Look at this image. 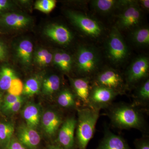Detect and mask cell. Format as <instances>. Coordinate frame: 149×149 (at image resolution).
Instances as JSON below:
<instances>
[{
	"mask_svg": "<svg viewBox=\"0 0 149 149\" xmlns=\"http://www.w3.org/2000/svg\"><path fill=\"white\" fill-rule=\"evenodd\" d=\"M105 115L112 127L120 130L136 129L143 135H149V127L145 114L149 111L132 103H114L106 109Z\"/></svg>",
	"mask_w": 149,
	"mask_h": 149,
	"instance_id": "obj_1",
	"label": "cell"
},
{
	"mask_svg": "<svg viewBox=\"0 0 149 149\" xmlns=\"http://www.w3.org/2000/svg\"><path fill=\"white\" fill-rule=\"evenodd\" d=\"M77 111L75 136L76 149H87L95 134L100 111L90 107H85L79 108Z\"/></svg>",
	"mask_w": 149,
	"mask_h": 149,
	"instance_id": "obj_2",
	"label": "cell"
},
{
	"mask_svg": "<svg viewBox=\"0 0 149 149\" xmlns=\"http://www.w3.org/2000/svg\"><path fill=\"white\" fill-rule=\"evenodd\" d=\"M93 85H100L113 90L119 95L125 94L127 89L125 79L114 70H105L97 74Z\"/></svg>",
	"mask_w": 149,
	"mask_h": 149,
	"instance_id": "obj_3",
	"label": "cell"
},
{
	"mask_svg": "<svg viewBox=\"0 0 149 149\" xmlns=\"http://www.w3.org/2000/svg\"><path fill=\"white\" fill-rule=\"evenodd\" d=\"M115 91L100 85H93L90 97L89 107L100 111L106 109L113 103L118 95Z\"/></svg>",
	"mask_w": 149,
	"mask_h": 149,
	"instance_id": "obj_4",
	"label": "cell"
},
{
	"mask_svg": "<svg viewBox=\"0 0 149 149\" xmlns=\"http://www.w3.org/2000/svg\"><path fill=\"white\" fill-rule=\"evenodd\" d=\"M149 71V59L146 56L136 58L129 68L125 74V81L127 88L136 85L148 79Z\"/></svg>",
	"mask_w": 149,
	"mask_h": 149,
	"instance_id": "obj_5",
	"label": "cell"
},
{
	"mask_svg": "<svg viewBox=\"0 0 149 149\" xmlns=\"http://www.w3.org/2000/svg\"><path fill=\"white\" fill-rule=\"evenodd\" d=\"M76 63L78 72L83 77L90 78L95 72L97 66V54L91 48L81 47L77 52Z\"/></svg>",
	"mask_w": 149,
	"mask_h": 149,
	"instance_id": "obj_6",
	"label": "cell"
},
{
	"mask_svg": "<svg viewBox=\"0 0 149 149\" xmlns=\"http://www.w3.org/2000/svg\"><path fill=\"white\" fill-rule=\"evenodd\" d=\"M77 118L74 115L65 118L56 136V142L65 149H76L75 132Z\"/></svg>",
	"mask_w": 149,
	"mask_h": 149,
	"instance_id": "obj_7",
	"label": "cell"
},
{
	"mask_svg": "<svg viewBox=\"0 0 149 149\" xmlns=\"http://www.w3.org/2000/svg\"><path fill=\"white\" fill-rule=\"evenodd\" d=\"M107 50L110 58L114 63L123 61L128 54L127 46L120 33L116 28L112 29L110 34Z\"/></svg>",
	"mask_w": 149,
	"mask_h": 149,
	"instance_id": "obj_8",
	"label": "cell"
},
{
	"mask_svg": "<svg viewBox=\"0 0 149 149\" xmlns=\"http://www.w3.org/2000/svg\"><path fill=\"white\" fill-rule=\"evenodd\" d=\"M67 15L73 24L87 35L95 37L101 34L100 25L93 19L72 11H68Z\"/></svg>",
	"mask_w": 149,
	"mask_h": 149,
	"instance_id": "obj_9",
	"label": "cell"
},
{
	"mask_svg": "<svg viewBox=\"0 0 149 149\" xmlns=\"http://www.w3.org/2000/svg\"><path fill=\"white\" fill-rule=\"evenodd\" d=\"M65 118L61 111L58 109L48 110L43 114L42 125L45 133L50 137L56 136Z\"/></svg>",
	"mask_w": 149,
	"mask_h": 149,
	"instance_id": "obj_10",
	"label": "cell"
},
{
	"mask_svg": "<svg viewBox=\"0 0 149 149\" xmlns=\"http://www.w3.org/2000/svg\"><path fill=\"white\" fill-rule=\"evenodd\" d=\"M119 16L118 24L123 29H129L137 25L141 19L140 7L135 1H128Z\"/></svg>",
	"mask_w": 149,
	"mask_h": 149,
	"instance_id": "obj_11",
	"label": "cell"
},
{
	"mask_svg": "<svg viewBox=\"0 0 149 149\" xmlns=\"http://www.w3.org/2000/svg\"><path fill=\"white\" fill-rule=\"evenodd\" d=\"M70 81L80 108L89 107V97L92 87L90 78H71Z\"/></svg>",
	"mask_w": 149,
	"mask_h": 149,
	"instance_id": "obj_12",
	"label": "cell"
},
{
	"mask_svg": "<svg viewBox=\"0 0 149 149\" xmlns=\"http://www.w3.org/2000/svg\"><path fill=\"white\" fill-rule=\"evenodd\" d=\"M96 149H132L123 137L112 132L105 125L104 136Z\"/></svg>",
	"mask_w": 149,
	"mask_h": 149,
	"instance_id": "obj_13",
	"label": "cell"
},
{
	"mask_svg": "<svg viewBox=\"0 0 149 149\" xmlns=\"http://www.w3.org/2000/svg\"><path fill=\"white\" fill-rule=\"evenodd\" d=\"M17 138L18 141L27 149H37L41 141L39 133L27 125H22L19 127Z\"/></svg>",
	"mask_w": 149,
	"mask_h": 149,
	"instance_id": "obj_14",
	"label": "cell"
},
{
	"mask_svg": "<svg viewBox=\"0 0 149 149\" xmlns=\"http://www.w3.org/2000/svg\"><path fill=\"white\" fill-rule=\"evenodd\" d=\"M29 17L16 13H6L0 15V25L2 27L18 29L27 27L31 22Z\"/></svg>",
	"mask_w": 149,
	"mask_h": 149,
	"instance_id": "obj_15",
	"label": "cell"
},
{
	"mask_svg": "<svg viewBox=\"0 0 149 149\" xmlns=\"http://www.w3.org/2000/svg\"><path fill=\"white\" fill-rule=\"evenodd\" d=\"M45 33L51 40L60 45H68L72 39V34L69 29L61 24L49 25L45 29Z\"/></svg>",
	"mask_w": 149,
	"mask_h": 149,
	"instance_id": "obj_16",
	"label": "cell"
},
{
	"mask_svg": "<svg viewBox=\"0 0 149 149\" xmlns=\"http://www.w3.org/2000/svg\"><path fill=\"white\" fill-rule=\"evenodd\" d=\"M133 102L134 105L149 111V79L144 81L137 87L133 94Z\"/></svg>",
	"mask_w": 149,
	"mask_h": 149,
	"instance_id": "obj_17",
	"label": "cell"
},
{
	"mask_svg": "<svg viewBox=\"0 0 149 149\" xmlns=\"http://www.w3.org/2000/svg\"><path fill=\"white\" fill-rule=\"evenodd\" d=\"M58 105L64 109L77 110L80 108L74 93L68 88H64L58 93L56 98Z\"/></svg>",
	"mask_w": 149,
	"mask_h": 149,
	"instance_id": "obj_18",
	"label": "cell"
},
{
	"mask_svg": "<svg viewBox=\"0 0 149 149\" xmlns=\"http://www.w3.org/2000/svg\"><path fill=\"white\" fill-rule=\"evenodd\" d=\"M22 116L26 123V125L36 129L39 125L40 120V108L33 103L27 104L22 111Z\"/></svg>",
	"mask_w": 149,
	"mask_h": 149,
	"instance_id": "obj_19",
	"label": "cell"
},
{
	"mask_svg": "<svg viewBox=\"0 0 149 149\" xmlns=\"http://www.w3.org/2000/svg\"><path fill=\"white\" fill-rule=\"evenodd\" d=\"M15 72L6 65L0 68V93L3 94L8 92L12 85L15 80L17 77Z\"/></svg>",
	"mask_w": 149,
	"mask_h": 149,
	"instance_id": "obj_20",
	"label": "cell"
},
{
	"mask_svg": "<svg viewBox=\"0 0 149 149\" xmlns=\"http://www.w3.org/2000/svg\"><path fill=\"white\" fill-rule=\"evenodd\" d=\"M33 50V44L29 40H23L19 43L17 53L18 58L23 64L27 65L30 64L32 61Z\"/></svg>",
	"mask_w": 149,
	"mask_h": 149,
	"instance_id": "obj_21",
	"label": "cell"
},
{
	"mask_svg": "<svg viewBox=\"0 0 149 149\" xmlns=\"http://www.w3.org/2000/svg\"><path fill=\"white\" fill-rule=\"evenodd\" d=\"M14 127L11 122L0 121V149H4L13 139Z\"/></svg>",
	"mask_w": 149,
	"mask_h": 149,
	"instance_id": "obj_22",
	"label": "cell"
},
{
	"mask_svg": "<svg viewBox=\"0 0 149 149\" xmlns=\"http://www.w3.org/2000/svg\"><path fill=\"white\" fill-rule=\"evenodd\" d=\"M128 1L115 0H96L93 1V6L95 9L102 13H108L120 5H125Z\"/></svg>",
	"mask_w": 149,
	"mask_h": 149,
	"instance_id": "obj_23",
	"label": "cell"
},
{
	"mask_svg": "<svg viewBox=\"0 0 149 149\" xmlns=\"http://www.w3.org/2000/svg\"><path fill=\"white\" fill-rule=\"evenodd\" d=\"M61 81L60 77L57 74L48 76L43 81V93L45 95H51L56 93L60 88Z\"/></svg>",
	"mask_w": 149,
	"mask_h": 149,
	"instance_id": "obj_24",
	"label": "cell"
},
{
	"mask_svg": "<svg viewBox=\"0 0 149 149\" xmlns=\"http://www.w3.org/2000/svg\"><path fill=\"white\" fill-rule=\"evenodd\" d=\"M40 80L38 77L29 78L23 85L22 94L29 97L34 95L40 91Z\"/></svg>",
	"mask_w": 149,
	"mask_h": 149,
	"instance_id": "obj_25",
	"label": "cell"
},
{
	"mask_svg": "<svg viewBox=\"0 0 149 149\" xmlns=\"http://www.w3.org/2000/svg\"><path fill=\"white\" fill-rule=\"evenodd\" d=\"M133 40L137 45L147 46L149 44V29L148 28H139L133 32Z\"/></svg>",
	"mask_w": 149,
	"mask_h": 149,
	"instance_id": "obj_26",
	"label": "cell"
},
{
	"mask_svg": "<svg viewBox=\"0 0 149 149\" xmlns=\"http://www.w3.org/2000/svg\"><path fill=\"white\" fill-rule=\"evenodd\" d=\"M56 1L54 0H40L37 1L35 8L44 13L51 12L55 8Z\"/></svg>",
	"mask_w": 149,
	"mask_h": 149,
	"instance_id": "obj_27",
	"label": "cell"
},
{
	"mask_svg": "<svg viewBox=\"0 0 149 149\" xmlns=\"http://www.w3.org/2000/svg\"><path fill=\"white\" fill-rule=\"evenodd\" d=\"M23 88V83L21 80L17 77L15 80L7 93L8 94L15 95L20 96L21 94H22Z\"/></svg>",
	"mask_w": 149,
	"mask_h": 149,
	"instance_id": "obj_28",
	"label": "cell"
},
{
	"mask_svg": "<svg viewBox=\"0 0 149 149\" xmlns=\"http://www.w3.org/2000/svg\"><path fill=\"white\" fill-rule=\"evenodd\" d=\"M21 96H17L11 94H7L5 96H3L2 104L1 108V112L3 110L5 109L7 107L10 106L15 102L18 101L22 99Z\"/></svg>",
	"mask_w": 149,
	"mask_h": 149,
	"instance_id": "obj_29",
	"label": "cell"
},
{
	"mask_svg": "<svg viewBox=\"0 0 149 149\" xmlns=\"http://www.w3.org/2000/svg\"><path fill=\"white\" fill-rule=\"evenodd\" d=\"M62 68L61 70L64 72H69L71 69L72 59L69 54L65 52H61Z\"/></svg>",
	"mask_w": 149,
	"mask_h": 149,
	"instance_id": "obj_30",
	"label": "cell"
},
{
	"mask_svg": "<svg viewBox=\"0 0 149 149\" xmlns=\"http://www.w3.org/2000/svg\"><path fill=\"white\" fill-rule=\"evenodd\" d=\"M135 149H149V136L143 135L142 137L135 139L133 142Z\"/></svg>",
	"mask_w": 149,
	"mask_h": 149,
	"instance_id": "obj_31",
	"label": "cell"
},
{
	"mask_svg": "<svg viewBox=\"0 0 149 149\" xmlns=\"http://www.w3.org/2000/svg\"><path fill=\"white\" fill-rule=\"evenodd\" d=\"M23 103V99L19 100L18 101L11 105L5 109L1 111L3 114L9 115L12 114L16 113L19 111L21 108Z\"/></svg>",
	"mask_w": 149,
	"mask_h": 149,
	"instance_id": "obj_32",
	"label": "cell"
},
{
	"mask_svg": "<svg viewBox=\"0 0 149 149\" xmlns=\"http://www.w3.org/2000/svg\"><path fill=\"white\" fill-rule=\"evenodd\" d=\"M4 149H27L17 139L13 138Z\"/></svg>",
	"mask_w": 149,
	"mask_h": 149,
	"instance_id": "obj_33",
	"label": "cell"
},
{
	"mask_svg": "<svg viewBox=\"0 0 149 149\" xmlns=\"http://www.w3.org/2000/svg\"><path fill=\"white\" fill-rule=\"evenodd\" d=\"M53 58V56L52 54L51 53L49 52L45 57L43 58L42 59L37 63L41 66H45L50 63L52 61Z\"/></svg>",
	"mask_w": 149,
	"mask_h": 149,
	"instance_id": "obj_34",
	"label": "cell"
},
{
	"mask_svg": "<svg viewBox=\"0 0 149 149\" xmlns=\"http://www.w3.org/2000/svg\"><path fill=\"white\" fill-rule=\"evenodd\" d=\"M49 52L46 49H40L36 52L35 54V60L36 62L39 61L47 56Z\"/></svg>",
	"mask_w": 149,
	"mask_h": 149,
	"instance_id": "obj_35",
	"label": "cell"
},
{
	"mask_svg": "<svg viewBox=\"0 0 149 149\" xmlns=\"http://www.w3.org/2000/svg\"><path fill=\"white\" fill-rule=\"evenodd\" d=\"M10 6V2L7 0H0V15L5 13Z\"/></svg>",
	"mask_w": 149,
	"mask_h": 149,
	"instance_id": "obj_36",
	"label": "cell"
},
{
	"mask_svg": "<svg viewBox=\"0 0 149 149\" xmlns=\"http://www.w3.org/2000/svg\"><path fill=\"white\" fill-rule=\"evenodd\" d=\"M7 55V50L5 44L0 41V61L4 60Z\"/></svg>",
	"mask_w": 149,
	"mask_h": 149,
	"instance_id": "obj_37",
	"label": "cell"
},
{
	"mask_svg": "<svg viewBox=\"0 0 149 149\" xmlns=\"http://www.w3.org/2000/svg\"><path fill=\"white\" fill-rule=\"evenodd\" d=\"M47 149H65L61 146L59 144L56 142L52 144L48 147Z\"/></svg>",
	"mask_w": 149,
	"mask_h": 149,
	"instance_id": "obj_38",
	"label": "cell"
},
{
	"mask_svg": "<svg viewBox=\"0 0 149 149\" xmlns=\"http://www.w3.org/2000/svg\"><path fill=\"white\" fill-rule=\"evenodd\" d=\"M141 5L145 8L148 9L149 8V0H143L141 1Z\"/></svg>",
	"mask_w": 149,
	"mask_h": 149,
	"instance_id": "obj_39",
	"label": "cell"
},
{
	"mask_svg": "<svg viewBox=\"0 0 149 149\" xmlns=\"http://www.w3.org/2000/svg\"><path fill=\"white\" fill-rule=\"evenodd\" d=\"M3 97V94L0 93V112H1V108L2 104Z\"/></svg>",
	"mask_w": 149,
	"mask_h": 149,
	"instance_id": "obj_40",
	"label": "cell"
}]
</instances>
